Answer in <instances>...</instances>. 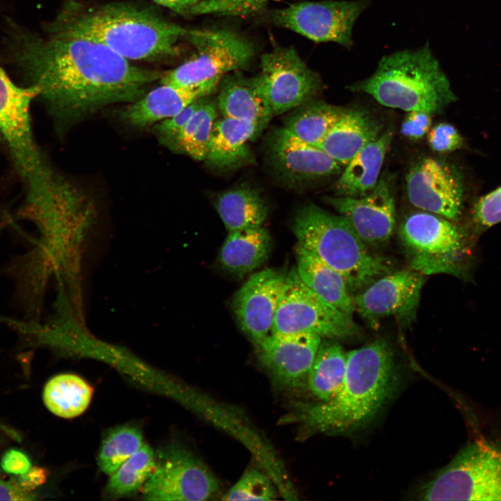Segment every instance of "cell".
<instances>
[{
    "mask_svg": "<svg viewBox=\"0 0 501 501\" xmlns=\"http://www.w3.org/2000/svg\"><path fill=\"white\" fill-rule=\"evenodd\" d=\"M295 252L296 270L303 283L331 305L352 317L356 311L353 296L342 276L298 244Z\"/></svg>",
    "mask_w": 501,
    "mask_h": 501,
    "instance_id": "cb8c5ba5",
    "label": "cell"
},
{
    "mask_svg": "<svg viewBox=\"0 0 501 501\" xmlns=\"http://www.w3.org/2000/svg\"><path fill=\"white\" fill-rule=\"evenodd\" d=\"M358 330L351 317L306 286L296 268L287 273L271 333H312L335 339L355 335Z\"/></svg>",
    "mask_w": 501,
    "mask_h": 501,
    "instance_id": "30bf717a",
    "label": "cell"
},
{
    "mask_svg": "<svg viewBox=\"0 0 501 501\" xmlns=\"http://www.w3.org/2000/svg\"><path fill=\"white\" fill-rule=\"evenodd\" d=\"M396 383L394 356L383 338L347 353L342 383L333 398L300 407L299 421L327 434L351 432L367 423L392 395Z\"/></svg>",
    "mask_w": 501,
    "mask_h": 501,
    "instance_id": "3957f363",
    "label": "cell"
},
{
    "mask_svg": "<svg viewBox=\"0 0 501 501\" xmlns=\"http://www.w3.org/2000/svg\"><path fill=\"white\" fill-rule=\"evenodd\" d=\"M429 147L439 153L456 150L463 145V138L450 124L442 122L431 128L427 134Z\"/></svg>",
    "mask_w": 501,
    "mask_h": 501,
    "instance_id": "74e56055",
    "label": "cell"
},
{
    "mask_svg": "<svg viewBox=\"0 0 501 501\" xmlns=\"http://www.w3.org/2000/svg\"><path fill=\"white\" fill-rule=\"evenodd\" d=\"M8 28L12 61L65 124L106 106L138 100L164 74L135 65L90 39L49 31L42 37L13 22Z\"/></svg>",
    "mask_w": 501,
    "mask_h": 501,
    "instance_id": "6da1fadb",
    "label": "cell"
},
{
    "mask_svg": "<svg viewBox=\"0 0 501 501\" xmlns=\"http://www.w3.org/2000/svg\"><path fill=\"white\" fill-rule=\"evenodd\" d=\"M0 431L17 443H20L23 440L21 434L17 430L1 420Z\"/></svg>",
    "mask_w": 501,
    "mask_h": 501,
    "instance_id": "ee69618b",
    "label": "cell"
},
{
    "mask_svg": "<svg viewBox=\"0 0 501 501\" xmlns=\"http://www.w3.org/2000/svg\"><path fill=\"white\" fill-rule=\"evenodd\" d=\"M269 473L257 468H248L223 495V500H272L278 492Z\"/></svg>",
    "mask_w": 501,
    "mask_h": 501,
    "instance_id": "836d02e7",
    "label": "cell"
},
{
    "mask_svg": "<svg viewBox=\"0 0 501 501\" xmlns=\"http://www.w3.org/2000/svg\"><path fill=\"white\" fill-rule=\"evenodd\" d=\"M424 280L423 274L413 269L390 271L353 296L356 311L373 328L387 317L411 323L416 315Z\"/></svg>",
    "mask_w": 501,
    "mask_h": 501,
    "instance_id": "5bb4252c",
    "label": "cell"
},
{
    "mask_svg": "<svg viewBox=\"0 0 501 501\" xmlns=\"http://www.w3.org/2000/svg\"><path fill=\"white\" fill-rule=\"evenodd\" d=\"M345 109L312 98L291 110L283 127L303 141L318 146Z\"/></svg>",
    "mask_w": 501,
    "mask_h": 501,
    "instance_id": "83f0119b",
    "label": "cell"
},
{
    "mask_svg": "<svg viewBox=\"0 0 501 501\" xmlns=\"http://www.w3.org/2000/svg\"><path fill=\"white\" fill-rule=\"evenodd\" d=\"M205 97L196 100L177 114L154 125V133L161 145L171 149L175 139Z\"/></svg>",
    "mask_w": 501,
    "mask_h": 501,
    "instance_id": "d590c367",
    "label": "cell"
},
{
    "mask_svg": "<svg viewBox=\"0 0 501 501\" xmlns=\"http://www.w3.org/2000/svg\"><path fill=\"white\" fill-rule=\"evenodd\" d=\"M381 123L369 111L353 108L343 115L319 144L332 159L344 166L381 134Z\"/></svg>",
    "mask_w": 501,
    "mask_h": 501,
    "instance_id": "44dd1931",
    "label": "cell"
},
{
    "mask_svg": "<svg viewBox=\"0 0 501 501\" xmlns=\"http://www.w3.org/2000/svg\"><path fill=\"white\" fill-rule=\"evenodd\" d=\"M218 489L217 478L202 461L173 446L160 452L141 490L144 500L201 501L212 499Z\"/></svg>",
    "mask_w": 501,
    "mask_h": 501,
    "instance_id": "7c38bea8",
    "label": "cell"
},
{
    "mask_svg": "<svg viewBox=\"0 0 501 501\" xmlns=\"http://www.w3.org/2000/svg\"><path fill=\"white\" fill-rule=\"evenodd\" d=\"M159 5L183 15H191V9L200 0H152Z\"/></svg>",
    "mask_w": 501,
    "mask_h": 501,
    "instance_id": "7bdbcfd3",
    "label": "cell"
},
{
    "mask_svg": "<svg viewBox=\"0 0 501 501\" xmlns=\"http://www.w3.org/2000/svg\"><path fill=\"white\" fill-rule=\"evenodd\" d=\"M474 221L487 228L501 222V186L483 196L473 209Z\"/></svg>",
    "mask_w": 501,
    "mask_h": 501,
    "instance_id": "8d00e7d4",
    "label": "cell"
},
{
    "mask_svg": "<svg viewBox=\"0 0 501 501\" xmlns=\"http://www.w3.org/2000/svg\"><path fill=\"white\" fill-rule=\"evenodd\" d=\"M45 469L32 466L27 472L19 475L14 476L13 479L24 489L33 492L38 486L43 484L47 479Z\"/></svg>",
    "mask_w": 501,
    "mask_h": 501,
    "instance_id": "b9f144b4",
    "label": "cell"
},
{
    "mask_svg": "<svg viewBox=\"0 0 501 501\" xmlns=\"http://www.w3.org/2000/svg\"><path fill=\"white\" fill-rule=\"evenodd\" d=\"M347 88L368 94L389 108L431 115L456 100L428 42L417 49L383 56L370 77Z\"/></svg>",
    "mask_w": 501,
    "mask_h": 501,
    "instance_id": "277c9868",
    "label": "cell"
},
{
    "mask_svg": "<svg viewBox=\"0 0 501 501\" xmlns=\"http://www.w3.org/2000/svg\"><path fill=\"white\" fill-rule=\"evenodd\" d=\"M347 353L337 342H321L307 378V385L319 401H328L339 390L345 375Z\"/></svg>",
    "mask_w": 501,
    "mask_h": 501,
    "instance_id": "f1b7e54d",
    "label": "cell"
},
{
    "mask_svg": "<svg viewBox=\"0 0 501 501\" xmlns=\"http://www.w3.org/2000/svg\"><path fill=\"white\" fill-rule=\"evenodd\" d=\"M250 81L273 116L289 111L312 99L322 88L318 74L289 47H277L262 54L260 71Z\"/></svg>",
    "mask_w": 501,
    "mask_h": 501,
    "instance_id": "8fae6325",
    "label": "cell"
},
{
    "mask_svg": "<svg viewBox=\"0 0 501 501\" xmlns=\"http://www.w3.org/2000/svg\"><path fill=\"white\" fill-rule=\"evenodd\" d=\"M214 207L228 232L262 226L268 207L260 194L250 187H238L221 192Z\"/></svg>",
    "mask_w": 501,
    "mask_h": 501,
    "instance_id": "4316f807",
    "label": "cell"
},
{
    "mask_svg": "<svg viewBox=\"0 0 501 501\" xmlns=\"http://www.w3.org/2000/svg\"><path fill=\"white\" fill-rule=\"evenodd\" d=\"M392 139L391 130H386L344 166L334 186L337 196L359 198L374 189Z\"/></svg>",
    "mask_w": 501,
    "mask_h": 501,
    "instance_id": "603a6c76",
    "label": "cell"
},
{
    "mask_svg": "<svg viewBox=\"0 0 501 501\" xmlns=\"http://www.w3.org/2000/svg\"><path fill=\"white\" fill-rule=\"evenodd\" d=\"M221 80L217 108L223 116L255 122L267 127L273 116L250 78L239 73L226 74Z\"/></svg>",
    "mask_w": 501,
    "mask_h": 501,
    "instance_id": "484cf974",
    "label": "cell"
},
{
    "mask_svg": "<svg viewBox=\"0 0 501 501\" xmlns=\"http://www.w3.org/2000/svg\"><path fill=\"white\" fill-rule=\"evenodd\" d=\"M287 273L268 269L253 274L234 296L233 310L242 331L255 345L271 333Z\"/></svg>",
    "mask_w": 501,
    "mask_h": 501,
    "instance_id": "2e32d148",
    "label": "cell"
},
{
    "mask_svg": "<svg viewBox=\"0 0 501 501\" xmlns=\"http://www.w3.org/2000/svg\"><path fill=\"white\" fill-rule=\"evenodd\" d=\"M188 29L154 10L129 3L63 0L45 31L79 36L106 46L127 60L157 61L177 56Z\"/></svg>",
    "mask_w": 501,
    "mask_h": 501,
    "instance_id": "7a4b0ae2",
    "label": "cell"
},
{
    "mask_svg": "<svg viewBox=\"0 0 501 501\" xmlns=\"http://www.w3.org/2000/svg\"><path fill=\"white\" fill-rule=\"evenodd\" d=\"M0 466L5 472L13 476L21 475L32 467L29 456L17 449L7 450L1 456Z\"/></svg>",
    "mask_w": 501,
    "mask_h": 501,
    "instance_id": "ab89813d",
    "label": "cell"
},
{
    "mask_svg": "<svg viewBox=\"0 0 501 501\" xmlns=\"http://www.w3.org/2000/svg\"><path fill=\"white\" fill-rule=\"evenodd\" d=\"M216 118V103L205 97L175 139L170 150L184 154L196 161H205Z\"/></svg>",
    "mask_w": 501,
    "mask_h": 501,
    "instance_id": "4dcf8cb0",
    "label": "cell"
},
{
    "mask_svg": "<svg viewBox=\"0 0 501 501\" xmlns=\"http://www.w3.org/2000/svg\"><path fill=\"white\" fill-rule=\"evenodd\" d=\"M264 127L255 122L225 116L216 118L205 161L219 169L239 166L250 157L248 143Z\"/></svg>",
    "mask_w": 501,
    "mask_h": 501,
    "instance_id": "7402d4cb",
    "label": "cell"
},
{
    "mask_svg": "<svg viewBox=\"0 0 501 501\" xmlns=\"http://www.w3.org/2000/svg\"><path fill=\"white\" fill-rule=\"evenodd\" d=\"M324 200L348 221L367 245L385 243L392 236L395 224V204L390 183L383 177L364 196H337L326 197Z\"/></svg>",
    "mask_w": 501,
    "mask_h": 501,
    "instance_id": "e0dca14e",
    "label": "cell"
},
{
    "mask_svg": "<svg viewBox=\"0 0 501 501\" xmlns=\"http://www.w3.org/2000/svg\"><path fill=\"white\" fill-rule=\"evenodd\" d=\"M431 116L420 111L407 112L400 127L401 134L411 140L422 138L431 129Z\"/></svg>",
    "mask_w": 501,
    "mask_h": 501,
    "instance_id": "f35d334b",
    "label": "cell"
},
{
    "mask_svg": "<svg viewBox=\"0 0 501 501\" xmlns=\"http://www.w3.org/2000/svg\"><path fill=\"white\" fill-rule=\"evenodd\" d=\"M269 154L273 166L292 182L329 177L342 168L319 147L303 141L284 127L272 133Z\"/></svg>",
    "mask_w": 501,
    "mask_h": 501,
    "instance_id": "d6986e66",
    "label": "cell"
},
{
    "mask_svg": "<svg viewBox=\"0 0 501 501\" xmlns=\"http://www.w3.org/2000/svg\"><path fill=\"white\" fill-rule=\"evenodd\" d=\"M38 95L39 90L36 86H17L0 67V139L25 183L27 196L37 193L52 171L39 150L31 130L30 104Z\"/></svg>",
    "mask_w": 501,
    "mask_h": 501,
    "instance_id": "ba28073f",
    "label": "cell"
},
{
    "mask_svg": "<svg viewBox=\"0 0 501 501\" xmlns=\"http://www.w3.org/2000/svg\"><path fill=\"white\" fill-rule=\"evenodd\" d=\"M140 429L123 425L111 429L103 439L98 454V465L106 475L113 474L143 445Z\"/></svg>",
    "mask_w": 501,
    "mask_h": 501,
    "instance_id": "d6a6232c",
    "label": "cell"
},
{
    "mask_svg": "<svg viewBox=\"0 0 501 501\" xmlns=\"http://www.w3.org/2000/svg\"><path fill=\"white\" fill-rule=\"evenodd\" d=\"M271 238L262 226L228 232L219 253L221 267L241 276L253 271L268 258Z\"/></svg>",
    "mask_w": 501,
    "mask_h": 501,
    "instance_id": "d4e9b609",
    "label": "cell"
},
{
    "mask_svg": "<svg viewBox=\"0 0 501 501\" xmlns=\"http://www.w3.org/2000/svg\"><path fill=\"white\" fill-rule=\"evenodd\" d=\"M369 0L303 1L273 12L276 25L316 42L352 46V31Z\"/></svg>",
    "mask_w": 501,
    "mask_h": 501,
    "instance_id": "4fadbf2b",
    "label": "cell"
},
{
    "mask_svg": "<svg viewBox=\"0 0 501 501\" xmlns=\"http://www.w3.org/2000/svg\"><path fill=\"white\" fill-rule=\"evenodd\" d=\"M400 239L409 255L411 269L423 275L461 273L460 259L466 239L450 220L420 210L408 214L399 228Z\"/></svg>",
    "mask_w": 501,
    "mask_h": 501,
    "instance_id": "9c48e42d",
    "label": "cell"
},
{
    "mask_svg": "<svg viewBox=\"0 0 501 501\" xmlns=\"http://www.w3.org/2000/svg\"><path fill=\"white\" fill-rule=\"evenodd\" d=\"M269 0H200L191 15L241 16L261 9Z\"/></svg>",
    "mask_w": 501,
    "mask_h": 501,
    "instance_id": "e575fe53",
    "label": "cell"
},
{
    "mask_svg": "<svg viewBox=\"0 0 501 501\" xmlns=\"http://www.w3.org/2000/svg\"><path fill=\"white\" fill-rule=\"evenodd\" d=\"M292 229L298 244L340 273L351 293L392 271L390 262L372 253L340 214L309 204L298 211Z\"/></svg>",
    "mask_w": 501,
    "mask_h": 501,
    "instance_id": "5b68a950",
    "label": "cell"
},
{
    "mask_svg": "<svg viewBox=\"0 0 501 501\" xmlns=\"http://www.w3.org/2000/svg\"><path fill=\"white\" fill-rule=\"evenodd\" d=\"M407 196L420 210L449 220L461 213L463 188L456 172L445 162L423 158L411 168L406 177Z\"/></svg>",
    "mask_w": 501,
    "mask_h": 501,
    "instance_id": "9a60e30c",
    "label": "cell"
},
{
    "mask_svg": "<svg viewBox=\"0 0 501 501\" xmlns=\"http://www.w3.org/2000/svg\"><path fill=\"white\" fill-rule=\"evenodd\" d=\"M185 39L194 54L164 74L161 84L185 88L218 86L228 73L246 67L255 54L248 40L229 29H188Z\"/></svg>",
    "mask_w": 501,
    "mask_h": 501,
    "instance_id": "52a82bcc",
    "label": "cell"
},
{
    "mask_svg": "<svg viewBox=\"0 0 501 501\" xmlns=\"http://www.w3.org/2000/svg\"><path fill=\"white\" fill-rule=\"evenodd\" d=\"M93 392V388L79 376L61 374L45 384L42 399L51 413L61 418H72L86 410Z\"/></svg>",
    "mask_w": 501,
    "mask_h": 501,
    "instance_id": "f546056e",
    "label": "cell"
},
{
    "mask_svg": "<svg viewBox=\"0 0 501 501\" xmlns=\"http://www.w3.org/2000/svg\"><path fill=\"white\" fill-rule=\"evenodd\" d=\"M321 338L312 333H271L255 345L257 357L277 383L295 389L307 381Z\"/></svg>",
    "mask_w": 501,
    "mask_h": 501,
    "instance_id": "ac0fdd59",
    "label": "cell"
},
{
    "mask_svg": "<svg viewBox=\"0 0 501 501\" xmlns=\"http://www.w3.org/2000/svg\"><path fill=\"white\" fill-rule=\"evenodd\" d=\"M156 455L148 445H143L113 474L106 486V493L119 498L141 489L156 466Z\"/></svg>",
    "mask_w": 501,
    "mask_h": 501,
    "instance_id": "1f68e13d",
    "label": "cell"
},
{
    "mask_svg": "<svg viewBox=\"0 0 501 501\" xmlns=\"http://www.w3.org/2000/svg\"><path fill=\"white\" fill-rule=\"evenodd\" d=\"M38 499L35 493L22 488L13 478L10 480L0 478V500L28 501Z\"/></svg>",
    "mask_w": 501,
    "mask_h": 501,
    "instance_id": "60d3db41",
    "label": "cell"
},
{
    "mask_svg": "<svg viewBox=\"0 0 501 501\" xmlns=\"http://www.w3.org/2000/svg\"><path fill=\"white\" fill-rule=\"evenodd\" d=\"M423 500H501V451L484 442L465 446L420 489Z\"/></svg>",
    "mask_w": 501,
    "mask_h": 501,
    "instance_id": "8992f818",
    "label": "cell"
},
{
    "mask_svg": "<svg viewBox=\"0 0 501 501\" xmlns=\"http://www.w3.org/2000/svg\"><path fill=\"white\" fill-rule=\"evenodd\" d=\"M216 86L185 88L161 84L118 111V118L129 126L144 128L177 114L196 100L211 94Z\"/></svg>",
    "mask_w": 501,
    "mask_h": 501,
    "instance_id": "ffe728a7",
    "label": "cell"
}]
</instances>
